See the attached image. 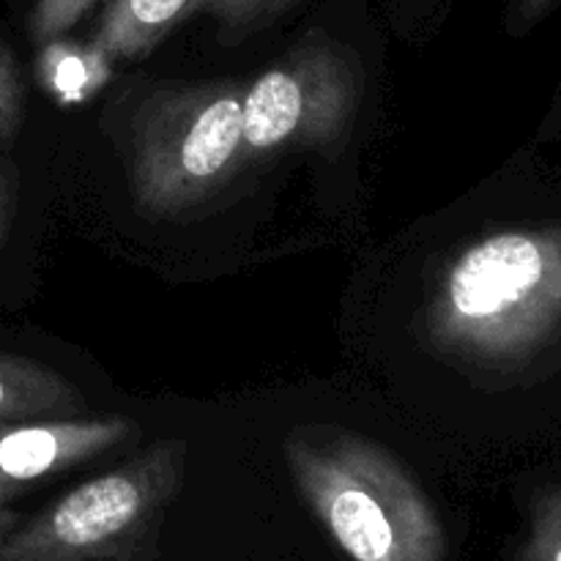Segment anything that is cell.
Masks as SVG:
<instances>
[{"label": "cell", "mask_w": 561, "mask_h": 561, "mask_svg": "<svg viewBox=\"0 0 561 561\" xmlns=\"http://www.w3.org/2000/svg\"><path fill=\"white\" fill-rule=\"evenodd\" d=\"M438 351L480 365H524L561 337V228H507L471 241L425 310Z\"/></svg>", "instance_id": "6da1fadb"}, {"label": "cell", "mask_w": 561, "mask_h": 561, "mask_svg": "<svg viewBox=\"0 0 561 561\" xmlns=\"http://www.w3.org/2000/svg\"><path fill=\"white\" fill-rule=\"evenodd\" d=\"M301 499L351 561H444L436 507L409 469L370 438L301 427L285 438Z\"/></svg>", "instance_id": "7a4b0ae2"}, {"label": "cell", "mask_w": 561, "mask_h": 561, "mask_svg": "<svg viewBox=\"0 0 561 561\" xmlns=\"http://www.w3.org/2000/svg\"><path fill=\"white\" fill-rule=\"evenodd\" d=\"M184 442H159L0 537V561H146L184 480Z\"/></svg>", "instance_id": "3957f363"}, {"label": "cell", "mask_w": 561, "mask_h": 561, "mask_svg": "<svg viewBox=\"0 0 561 561\" xmlns=\"http://www.w3.org/2000/svg\"><path fill=\"white\" fill-rule=\"evenodd\" d=\"M244 91L217 80L142 99L131 115V190L146 217H179L244 164Z\"/></svg>", "instance_id": "277c9868"}, {"label": "cell", "mask_w": 561, "mask_h": 561, "mask_svg": "<svg viewBox=\"0 0 561 561\" xmlns=\"http://www.w3.org/2000/svg\"><path fill=\"white\" fill-rule=\"evenodd\" d=\"M362 69L345 44L312 31L244 91V162L327 148L354 124Z\"/></svg>", "instance_id": "5b68a950"}, {"label": "cell", "mask_w": 561, "mask_h": 561, "mask_svg": "<svg viewBox=\"0 0 561 561\" xmlns=\"http://www.w3.org/2000/svg\"><path fill=\"white\" fill-rule=\"evenodd\" d=\"M137 436L126 416H53L0 425V504Z\"/></svg>", "instance_id": "8992f818"}, {"label": "cell", "mask_w": 561, "mask_h": 561, "mask_svg": "<svg viewBox=\"0 0 561 561\" xmlns=\"http://www.w3.org/2000/svg\"><path fill=\"white\" fill-rule=\"evenodd\" d=\"M85 414L80 389L42 362L0 354V425Z\"/></svg>", "instance_id": "52a82bcc"}, {"label": "cell", "mask_w": 561, "mask_h": 561, "mask_svg": "<svg viewBox=\"0 0 561 561\" xmlns=\"http://www.w3.org/2000/svg\"><path fill=\"white\" fill-rule=\"evenodd\" d=\"M190 0H107L91 36L102 60H135L151 53L186 14Z\"/></svg>", "instance_id": "ba28073f"}, {"label": "cell", "mask_w": 561, "mask_h": 561, "mask_svg": "<svg viewBox=\"0 0 561 561\" xmlns=\"http://www.w3.org/2000/svg\"><path fill=\"white\" fill-rule=\"evenodd\" d=\"M296 3L299 0H190L184 16L206 14L228 31H244V27L261 25V22L283 14Z\"/></svg>", "instance_id": "9c48e42d"}, {"label": "cell", "mask_w": 561, "mask_h": 561, "mask_svg": "<svg viewBox=\"0 0 561 561\" xmlns=\"http://www.w3.org/2000/svg\"><path fill=\"white\" fill-rule=\"evenodd\" d=\"M96 0H33L31 36L33 42L49 44L64 36L69 27L80 22Z\"/></svg>", "instance_id": "30bf717a"}, {"label": "cell", "mask_w": 561, "mask_h": 561, "mask_svg": "<svg viewBox=\"0 0 561 561\" xmlns=\"http://www.w3.org/2000/svg\"><path fill=\"white\" fill-rule=\"evenodd\" d=\"M526 561H561V491L540 502Z\"/></svg>", "instance_id": "8fae6325"}, {"label": "cell", "mask_w": 561, "mask_h": 561, "mask_svg": "<svg viewBox=\"0 0 561 561\" xmlns=\"http://www.w3.org/2000/svg\"><path fill=\"white\" fill-rule=\"evenodd\" d=\"M22 118V80L14 55L0 44V142L9 140Z\"/></svg>", "instance_id": "7c38bea8"}, {"label": "cell", "mask_w": 561, "mask_h": 561, "mask_svg": "<svg viewBox=\"0 0 561 561\" xmlns=\"http://www.w3.org/2000/svg\"><path fill=\"white\" fill-rule=\"evenodd\" d=\"M561 0H513L510 9V20H513L515 31H526V27L537 25L542 16L551 9H557Z\"/></svg>", "instance_id": "4fadbf2b"}, {"label": "cell", "mask_w": 561, "mask_h": 561, "mask_svg": "<svg viewBox=\"0 0 561 561\" xmlns=\"http://www.w3.org/2000/svg\"><path fill=\"white\" fill-rule=\"evenodd\" d=\"M11 206H14V184H11V175L0 170V241L9 233Z\"/></svg>", "instance_id": "5bb4252c"}, {"label": "cell", "mask_w": 561, "mask_h": 561, "mask_svg": "<svg viewBox=\"0 0 561 561\" xmlns=\"http://www.w3.org/2000/svg\"><path fill=\"white\" fill-rule=\"evenodd\" d=\"M16 524H20V518H16V515L11 513V510L5 507V504H0V537H3L5 531L14 529Z\"/></svg>", "instance_id": "9a60e30c"}]
</instances>
